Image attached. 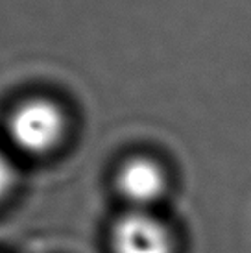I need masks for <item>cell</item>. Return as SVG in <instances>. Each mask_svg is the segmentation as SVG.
<instances>
[{
	"mask_svg": "<svg viewBox=\"0 0 251 253\" xmlns=\"http://www.w3.org/2000/svg\"><path fill=\"white\" fill-rule=\"evenodd\" d=\"M67 119L61 107L46 98H30L17 106L7 120L9 139L21 152L44 155L61 142Z\"/></svg>",
	"mask_w": 251,
	"mask_h": 253,
	"instance_id": "obj_1",
	"label": "cell"
},
{
	"mask_svg": "<svg viewBox=\"0 0 251 253\" xmlns=\"http://www.w3.org/2000/svg\"><path fill=\"white\" fill-rule=\"evenodd\" d=\"M113 253H174V235L163 220L148 211L131 209L111 231Z\"/></svg>",
	"mask_w": 251,
	"mask_h": 253,
	"instance_id": "obj_2",
	"label": "cell"
},
{
	"mask_svg": "<svg viewBox=\"0 0 251 253\" xmlns=\"http://www.w3.org/2000/svg\"><path fill=\"white\" fill-rule=\"evenodd\" d=\"M117 189L131 209L146 211L167 190V176L159 165L146 157L126 161L117 174Z\"/></svg>",
	"mask_w": 251,
	"mask_h": 253,
	"instance_id": "obj_3",
	"label": "cell"
},
{
	"mask_svg": "<svg viewBox=\"0 0 251 253\" xmlns=\"http://www.w3.org/2000/svg\"><path fill=\"white\" fill-rule=\"evenodd\" d=\"M15 185V170L6 155L0 152V202L9 194Z\"/></svg>",
	"mask_w": 251,
	"mask_h": 253,
	"instance_id": "obj_4",
	"label": "cell"
}]
</instances>
